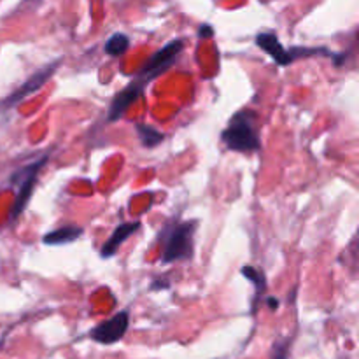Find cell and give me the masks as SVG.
<instances>
[{"label":"cell","instance_id":"8","mask_svg":"<svg viewBox=\"0 0 359 359\" xmlns=\"http://www.w3.org/2000/svg\"><path fill=\"white\" fill-rule=\"evenodd\" d=\"M256 46H258L259 49H263L277 65L287 67L290 63H293L291 62L287 49L280 44L279 37H277L273 32H259V34L256 35Z\"/></svg>","mask_w":359,"mask_h":359},{"label":"cell","instance_id":"13","mask_svg":"<svg viewBox=\"0 0 359 359\" xmlns=\"http://www.w3.org/2000/svg\"><path fill=\"white\" fill-rule=\"evenodd\" d=\"M242 276H244L245 279L249 280V283L255 284V287H256L255 305H256V304H258L259 297H262V294H265V291H266L265 276H263V273L259 272L258 269H255V266H244V269H242Z\"/></svg>","mask_w":359,"mask_h":359},{"label":"cell","instance_id":"15","mask_svg":"<svg viewBox=\"0 0 359 359\" xmlns=\"http://www.w3.org/2000/svg\"><path fill=\"white\" fill-rule=\"evenodd\" d=\"M168 287H170V283H168L167 279H163V277H158V279H154L153 283H151V290L153 291L168 290Z\"/></svg>","mask_w":359,"mask_h":359},{"label":"cell","instance_id":"11","mask_svg":"<svg viewBox=\"0 0 359 359\" xmlns=\"http://www.w3.org/2000/svg\"><path fill=\"white\" fill-rule=\"evenodd\" d=\"M135 132L139 140L142 142V146L147 147V149H154V147L160 146L165 140V135L160 130H156L151 125H146V123H137Z\"/></svg>","mask_w":359,"mask_h":359},{"label":"cell","instance_id":"6","mask_svg":"<svg viewBox=\"0 0 359 359\" xmlns=\"http://www.w3.org/2000/svg\"><path fill=\"white\" fill-rule=\"evenodd\" d=\"M128 326L130 314L126 311H121L116 316H112L111 319H107V321L95 326L90 332V337L91 340H95L97 344H102V346H112V344L119 342L126 335Z\"/></svg>","mask_w":359,"mask_h":359},{"label":"cell","instance_id":"3","mask_svg":"<svg viewBox=\"0 0 359 359\" xmlns=\"http://www.w3.org/2000/svg\"><path fill=\"white\" fill-rule=\"evenodd\" d=\"M49 156H42L41 160H35L34 163L27 165V167H21L11 175V182L18 186V195L16 202H14L13 210H11V219H16L21 212H25L28 202H30L32 195H34V188L37 184V177L41 174V170L44 168V165L48 163Z\"/></svg>","mask_w":359,"mask_h":359},{"label":"cell","instance_id":"9","mask_svg":"<svg viewBox=\"0 0 359 359\" xmlns=\"http://www.w3.org/2000/svg\"><path fill=\"white\" fill-rule=\"evenodd\" d=\"M140 228V223L139 221H135V223H121L118 228H116L114 231H112L111 237L105 241V244L102 245V258H112V256L116 255V252L119 251V248H121V244H125L126 241H128L130 237H132L133 233H135L137 230Z\"/></svg>","mask_w":359,"mask_h":359},{"label":"cell","instance_id":"17","mask_svg":"<svg viewBox=\"0 0 359 359\" xmlns=\"http://www.w3.org/2000/svg\"><path fill=\"white\" fill-rule=\"evenodd\" d=\"M269 307L272 309V311L273 309H277L279 307V300H276V298H269Z\"/></svg>","mask_w":359,"mask_h":359},{"label":"cell","instance_id":"14","mask_svg":"<svg viewBox=\"0 0 359 359\" xmlns=\"http://www.w3.org/2000/svg\"><path fill=\"white\" fill-rule=\"evenodd\" d=\"M290 346L291 340H277L272 347V359H287L290 358Z\"/></svg>","mask_w":359,"mask_h":359},{"label":"cell","instance_id":"5","mask_svg":"<svg viewBox=\"0 0 359 359\" xmlns=\"http://www.w3.org/2000/svg\"><path fill=\"white\" fill-rule=\"evenodd\" d=\"M60 63H62V60H56V62L48 63V65L42 67L41 70H37L34 76L28 77V79L25 81V83L21 84L16 91H13V93H11L9 97L2 102V107H13V105L23 102L27 97H30V95L37 93V91L41 90V88L44 86V84L48 83L53 76H55V72L58 70Z\"/></svg>","mask_w":359,"mask_h":359},{"label":"cell","instance_id":"7","mask_svg":"<svg viewBox=\"0 0 359 359\" xmlns=\"http://www.w3.org/2000/svg\"><path fill=\"white\" fill-rule=\"evenodd\" d=\"M146 86H147L146 81L140 79L139 76L133 77L132 83H130L126 88H123V90L119 91V93H116V97L112 98L111 107H109V112H107V121L114 123L118 121L121 116H125L126 111L130 109V105L142 97L144 91H146Z\"/></svg>","mask_w":359,"mask_h":359},{"label":"cell","instance_id":"4","mask_svg":"<svg viewBox=\"0 0 359 359\" xmlns=\"http://www.w3.org/2000/svg\"><path fill=\"white\" fill-rule=\"evenodd\" d=\"M182 49H184V41H182V39H174V41L165 44L161 49H158V51L151 56L149 62L137 72V76L149 84L151 81H154L158 76L167 72V70L174 65L175 60L181 56Z\"/></svg>","mask_w":359,"mask_h":359},{"label":"cell","instance_id":"10","mask_svg":"<svg viewBox=\"0 0 359 359\" xmlns=\"http://www.w3.org/2000/svg\"><path fill=\"white\" fill-rule=\"evenodd\" d=\"M84 233V230L77 224H67V226L58 228V230H53L49 233L44 235L42 242L46 245H63L70 244V242H76L77 238H81V235Z\"/></svg>","mask_w":359,"mask_h":359},{"label":"cell","instance_id":"16","mask_svg":"<svg viewBox=\"0 0 359 359\" xmlns=\"http://www.w3.org/2000/svg\"><path fill=\"white\" fill-rule=\"evenodd\" d=\"M214 35V28L210 25H202L198 28V37L200 39H210Z\"/></svg>","mask_w":359,"mask_h":359},{"label":"cell","instance_id":"2","mask_svg":"<svg viewBox=\"0 0 359 359\" xmlns=\"http://www.w3.org/2000/svg\"><path fill=\"white\" fill-rule=\"evenodd\" d=\"M196 228H198L196 221H182V223H172L165 226L160 235V241L163 244L161 262L174 263L191 259Z\"/></svg>","mask_w":359,"mask_h":359},{"label":"cell","instance_id":"1","mask_svg":"<svg viewBox=\"0 0 359 359\" xmlns=\"http://www.w3.org/2000/svg\"><path fill=\"white\" fill-rule=\"evenodd\" d=\"M256 114L249 109L235 112L230 123L221 133V139L226 144L228 149L237 153H256L262 147L259 130L256 125Z\"/></svg>","mask_w":359,"mask_h":359},{"label":"cell","instance_id":"12","mask_svg":"<svg viewBox=\"0 0 359 359\" xmlns=\"http://www.w3.org/2000/svg\"><path fill=\"white\" fill-rule=\"evenodd\" d=\"M130 39L125 34H114L107 39L104 49L109 56H121L123 53L128 51Z\"/></svg>","mask_w":359,"mask_h":359}]
</instances>
